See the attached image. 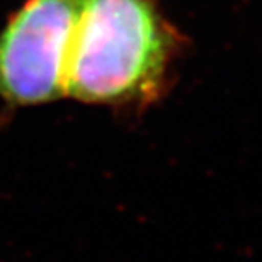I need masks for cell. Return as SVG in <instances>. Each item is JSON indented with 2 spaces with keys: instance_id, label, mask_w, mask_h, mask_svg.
Segmentation results:
<instances>
[{
  "instance_id": "1",
  "label": "cell",
  "mask_w": 262,
  "mask_h": 262,
  "mask_svg": "<svg viewBox=\"0 0 262 262\" xmlns=\"http://www.w3.org/2000/svg\"><path fill=\"white\" fill-rule=\"evenodd\" d=\"M179 45L157 0H83L67 58V97L106 106L155 101Z\"/></svg>"
},
{
  "instance_id": "2",
  "label": "cell",
  "mask_w": 262,
  "mask_h": 262,
  "mask_svg": "<svg viewBox=\"0 0 262 262\" xmlns=\"http://www.w3.org/2000/svg\"><path fill=\"white\" fill-rule=\"evenodd\" d=\"M83 0H28L0 33V99L34 106L67 97L65 70Z\"/></svg>"
}]
</instances>
